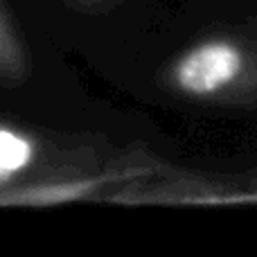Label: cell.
Instances as JSON below:
<instances>
[{"mask_svg":"<svg viewBox=\"0 0 257 257\" xmlns=\"http://www.w3.org/2000/svg\"><path fill=\"white\" fill-rule=\"evenodd\" d=\"M95 169L97 147L68 145L50 149L34 131L0 122V192Z\"/></svg>","mask_w":257,"mask_h":257,"instance_id":"1","label":"cell"},{"mask_svg":"<svg viewBox=\"0 0 257 257\" xmlns=\"http://www.w3.org/2000/svg\"><path fill=\"white\" fill-rule=\"evenodd\" d=\"M241 70V54L228 41H208L183 54L172 68V81L185 95L203 97L226 88Z\"/></svg>","mask_w":257,"mask_h":257,"instance_id":"2","label":"cell"},{"mask_svg":"<svg viewBox=\"0 0 257 257\" xmlns=\"http://www.w3.org/2000/svg\"><path fill=\"white\" fill-rule=\"evenodd\" d=\"M126 178V169H95L86 174H72V176L48 178L39 183L16 185L0 192V205H21V208H43V205H61L72 201L97 199V194L106 185L120 183Z\"/></svg>","mask_w":257,"mask_h":257,"instance_id":"3","label":"cell"},{"mask_svg":"<svg viewBox=\"0 0 257 257\" xmlns=\"http://www.w3.org/2000/svg\"><path fill=\"white\" fill-rule=\"evenodd\" d=\"M30 72V52L25 48L18 23L7 9L5 0H0V86L16 88L25 84Z\"/></svg>","mask_w":257,"mask_h":257,"instance_id":"4","label":"cell"},{"mask_svg":"<svg viewBox=\"0 0 257 257\" xmlns=\"http://www.w3.org/2000/svg\"><path fill=\"white\" fill-rule=\"evenodd\" d=\"M66 7L75 9V12H81V14H97V12H104L108 9L111 5H115L117 0H63Z\"/></svg>","mask_w":257,"mask_h":257,"instance_id":"5","label":"cell"}]
</instances>
